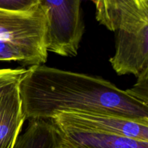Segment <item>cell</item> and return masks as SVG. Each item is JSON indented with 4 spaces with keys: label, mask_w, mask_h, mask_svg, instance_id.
I'll return each instance as SVG.
<instances>
[{
    "label": "cell",
    "mask_w": 148,
    "mask_h": 148,
    "mask_svg": "<svg viewBox=\"0 0 148 148\" xmlns=\"http://www.w3.org/2000/svg\"><path fill=\"white\" fill-rule=\"evenodd\" d=\"M25 119L17 85L0 96V148H14Z\"/></svg>",
    "instance_id": "cell-6"
},
{
    "label": "cell",
    "mask_w": 148,
    "mask_h": 148,
    "mask_svg": "<svg viewBox=\"0 0 148 148\" xmlns=\"http://www.w3.org/2000/svg\"><path fill=\"white\" fill-rule=\"evenodd\" d=\"M116 31L111 66L119 75L137 77L148 69V14L121 23Z\"/></svg>",
    "instance_id": "cell-4"
},
{
    "label": "cell",
    "mask_w": 148,
    "mask_h": 148,
    "mask_svg": "<svg viewBox=\"0 0 148 148\" xmlns=\"http://www.w3.org/2000/svg\"><path fill=\"white\" fill-rule=\"evenodd\" d=\"M47 56L22 45L0 39V61H14L23 66H37L45 63Z\"/></svg>",
    "instance_id": "cell-10"
},
{
    "label": "cell",
    "mask_w": 148,
    "mask_h": 148,
    "mask_svg": "<svg viewBox=\"0 0 148 148\" xmlns=\"http://www.w3.org/2000/svg\"><path fill=\"white\" fill-rule=\"evenodd\" d=\"M95 7V17L111 31L121 23L148 13V7L139 0H91Z\"/></svg>",
    "instance_id": "cell-7"
},
{
    "label": "cell",
    "mask_w": 148,
    "mask_h": 148,
    "mask_svg": "<svg viewBox=\"0 0 148 148\" xmlns=\"http://www.w3.org/2000/svg\"><path fill=\"white\" fill-rule=\"evenodd\" d=\"M127 90L136 98L148 104V69L137 77V83Z\"/></svg>",
    "instance_id": "cell-13"
},
{
    "label": "cell",
    "mask_w": 148,
    "mask_h": 148,
    "mask_svg": "<svg viewBox=\"0 0 148 148\" xmlns=\"http://www.w3.org/2000/svg\"><path fill=\"white\" fill-rule=\"evenodd\" d=\"M62 139L61 132L51 120L30 119L14 148H58Z\"/></svg>",
    "instance_id": "cell-9"
},
{
    "label": "cell",
    "mask_w": 148,
    "mask_h": 148,
    "mask_svg": "<svg viewBox=\"0 0 148 148\" xmlns=\"http://www.w3.org/2000/svg\"><path fill=\"white\" fill-rule=\"evenodd\" d=\"M62 137L74 148H148V142L112 134L59 129Z\"/></svg>",
    "instance_id": "cell-8"
},
{
    "label": "cell",
    "mask_w": 148,
    "mask_h": 148,
    "mask_svg": "<svg viewBox=\"0 0 148 148\" xmlns=\"http://www.w3.org/2000/svg\"><path fill=\"white\" fill-rule=\"evenodd\" d=\"M39 6L40 0H0V10L11 12H30Z\"/></svg>",
    "instance_id": "cell-12"
},
{
    "label": "cell",
    "mask_w": 148,
    "mask_h": 148,
    "mask_svg": "<svg viewBox=\"0 0 148 148\" xmlns=\"http://www.w3.org/2000/svg\"><path fill=\"white\" fill-rule=\"evenodd\" d=\"M51 121L58 129L112 134L148 142V119H134L102 113L63 111Z\"/></svg>",
    "instance_id": "cell-3"
},
{
    "label": "cell",
    "mask_w": 148,
    "mask_h": 148,
    "mask_svg": "<svg viewBox=\"0 0 148 148\" xmlns=\"http://www.w3.org/2000/svg\"><path fill=\"white\" fill-rule=\"evenodd\" d=\"M27 69H0V96L20 85Z\"/></svg>",
    "instance_id": "cell-11"
},
{
    "label": "cell",
    "mask_w": 148,
    "mask_h": 148,
    "mask_svg": "<svg viewBox=\"0 0 148 148\" xmlns=\"http://www.w3.org/2000/svg\"><path fill=\"white\" fill-rule=\"evenodd\" d=\"M62 138H63V137H62ZM58 148H74V147H72V145H70L67 142L65 141L64 139H62V143H61L60 145H59V147Z\"/></svg>",
    "instance_id": "cell-14"
},
{
    "label": "cell",
    "mask_w": 148,
    "mask_h": 148,
    "mask_svg": "<svg viewBox=\"0 0 148 148\" xmlns=\"http://www.w3.org/2000/svg\"><path fill=\"white\" fill-rule=\"evenodd\" d=\"M19 89L26 119L51 120L63 111H85L148 119V104L99 77L40 64L27 69Z\"/></svg>",
    "instance_id": "cell-1"
},
{
    "label": "cell",
    "mask_w": 148,
    "mask_h": 148,
    "mask_svg": "<svg viewBox=\"0 0 148 148\" xmlns=\"http://www.w3.org/2000/svg\"><path fill=\"white\" fill-rule=\"evenodd\" d=\"M82 0H40L47 17L46 49L62 56H77L85 26Z\"/></svg>",
    "instance_id": "cell-2"
},
{
    "label": "cell",
    "mask_w": 148,
    "mask_h": 148,
    "mask_svg": "<svg viewBox=\"0 0 148 148\" xmlns=\"http://www.w3.org/2000/svg\"><path fill=\"white\" fill-rule=\"evenodd\" d=\"M47 17L40 4L34 11L17 13L0 10V39L22 45L47 56Z\"/></svg>",
    "instance_id": "cell-5"
},
{
    "label": "cell",
    "mask_w": 148,
    "mask_h": 148,
    "mask_svg": "<svg viewBox=\"0 0 148 148\" xmlns=\"http://www.w3.org/2000/svg\"><path fill=\"white\" fill-rule=\"evenodd\" d=\"M143 5L148 6V0H139Z\"/></svg>",
    "instance_id": "cell-15"
}]
</instances>
